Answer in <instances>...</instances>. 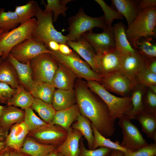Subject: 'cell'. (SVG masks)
Wrapping results in <instances>:
<instances>
[{
  "mask_svg": "<svg viewBox=\"0 0 156 156\" xmlns=\"http://www.w3.org/2000/svg\"><path fill=\"white\" fill-rule=\"evenodd\" d=\"M74 89L81 114L89 119L103 136H112L115 130V121L112 119L104 101L89 88L86 82L80 78H77Z\"/></svg>",
  "mask_w": 156,
  "mask_h": 156,
  "instance_id": "1",
  "label": "cell"
},
{
  "mask_svg": "<svg viewBox=\"0 0 156 156\" xmlns=\"http://www.w3.org/2000/svg\"><path fill=\"white\" fill-rule=\"evenodd\" d=\"M156 7L140 11L133 22L127 27L126 34L130 43L135 49L139 40L156 36Z\"/></svg>",
  "mask_w": 156,
  "mask_h": 156,
  "instance_id": "2",
  "label": "cell"
},
{
  "mask_svg": "<svg viewBox=\"0 0 156 156\" xmlns=\"http://www.w3.org/2000/svg\"><path fill=\"white\" fill-rule=\"evenodd\" d=\"M53 13L43 10L37 2L35 16L36 22L31 38L47 45L50 41L66 44V36L63 35L55 28L53 24Z\"/></svg>",
  "mask_w": 156,
  "mask_h": 156,
  "instance_id": "3",
  "label": "cell"
},
{
  "mask_svg": "<svg viewBox=\"0 0 156 156\" xmlns=\"http://www.w3.org/2000/svg\"><path fill=\"white\" fill-rule=\"evenodd\" d=\"M86 82L89 88L99 96L107 105L112 120L115 121L120 118L132 109L131 96H116L111 94L98 82L89 80Z\"/></svg>",
  "mask_w": 156,
  "mask_h": 156,
  "instance_id": "4",
  "label": "cell"
},
{
  "mask_svg": "<svg viewBox=\"0 0 156 156\" xmlns=\"http://www.w3.org/2000/svg\"><path fill=\"white\" fill-rule=\"evenodd\" d=\"M69 32L66 35L68 40L74 41L81 37L85 33L92 31L94 27H98L105 30L109 27L103 15L94 17L86 14L83 8H81L77 13L68 18Z\"/></svg>",
  "mask_w": 156,
  "mask_h": 156,
  "instance_id": "5",
  "label": "cell"
},
{
  "mask_svg": "<svg viewBox=\"0 0 156 156\" xmlns=\"http://www.w3.org/2000/svg\"><path fill=\"white\" fill-rule=\"evenodd\" d=\"M36 20L33 18L10 31L0 35V51L3 60L6 59L12 49L25 40L31 37Z\"/></svg>",
  "mask_w": 156,
  "mask_h": 156,
  "instance_id": "6",
  "label": "cell"
},
{
  "mask_svg": "<svg viewBox=\"0 0 156 156\" xmlns=\"http://www.w3.org/2000/svg\"><path fill=\"white\" fill-rule=\"evenodd\" d=\"M51 51L54 59L70 68L77 78L101 83L103 76L94 71L88 63L82 60L75 51H73L69 55H65L59 51Z\"/></svg>",
  "mask_w": 156,
  "mask_h": 156,
  "instance_id": "7",
  "label": "cell"
},
{
  "mask_svg": "<svg viewBox=\"0 0 156 156\" xmlns=\"http://www.w3.org/2000/svg\"><path fill=\"white\" fill-rule=\"evenodd\" d=\"M30 64L33 81L52 83L58 62L51 54H41L31 60Z\"/></svg>",
  "mask_w": 156,
  "mask_h": 156,
  "instance_id": "8",
  "label": "cell"
},
{
  "mask_svg": "<svg viewBox=\"0 0 156 156\" xmlns=\"http://www.w3.org/2000/svg\"><path fill=\"white\" fill-rule=\"evenodd\" d=\"M119 119L118 125L123 136L120 144L121 146L133 152L149 144L137 127L126 115H124Z\"/></svg>",
  "mask_w": 156,
  "mask_h": 156,
  "instance_id": "9",
  "label": "cell"
},
{
  "mask_svg": "<svg viewBox=\"0 0 156 156\" xmlns=\"http://www.w3.org/2000/svg\"><path fill=\"white\" fill-rule=\"evenodd\" d=\"M44 53L52 54V52L44 43L36 41L31 37L14 47L9 55L20 62L26 64Z\"/></svg>",
  "mask_w": 156,
  "mask_h": 156,
  "instance_id": "10",
  "label": "cell"
},
{
  "mask_svg": "<svg viewBox=\"0 0 156 156\" xmlns=\"http://www.w3.org/2000/svg\"><path fill=\"white\" fill-rule=\"evenodd\" d=\"M100 83L108 92L122 97L130 96L136 84L120 70L103 76Z\"/></svg>",
  "mask_w": 156,
  "mask_h": 156,
  "instance_id": "11",
  "label": "cell"
},
{
  "mask_svg": "<svg viewBox=\"0 0 156 156\" xmlns=\"http://www.w3.org/2000/svg\"><path fill=\"white\" fill-rule=\"evenodd\" d=\"M27 135L40 143L58 146L66 139L67 132L59 126L48 124L29 131Z\"/></svg>",
  "mask_w": 156,
  "mask_h": 156,
  "instance_id": "12",
  "label": "cell"
},
{
  "mask_svg": "<svg viewBox=\"0 0 156 156\" xmlns=\"http://www.w3.org/2000/svg\"><path fill=\"white\" fill-rule=\"evenodd\" d=\"M82 37L87 40L94 49L97 55L107 53L116 49L112 28L103 30L100 33L92 31L84 33Z\"/></svg>",
  "mask_w": 156,
  "mask_h": 156,
  "instance_id": "13",
  "label": "cell"
},
{
  "mask_svg": "<svg viewBox=\"0 0 156 156\" xmlns=\"http://www.w3.org/2000/svg\"><path fill=\"white\" fill-rule=\"evenodd\" d=\"M122 55L116 49L97 55L98 73L102 76L120 70Z\"/></svg>",
  "mask_w": 156,
  "mask_h": 156,
  "instance_id": "14",
  "label": "cell"
},
{
  "mask_svg": "<svg viewBox=\"0 0 156 156\" xmlns=\"http://www.w3.org/2000/svg\"><path fill=\"white\" fill-rule=\"evenodd\" d=\"M66 43L84 59L94 71L98 73L96 62L97 55L92 46L87 40L81 36L74 41L68 40Z\"/></svg>",
  "mask_w": 156,
  "mask_h": 156,
  "instance_id": "15",
  "label": "cell"
},
{
  "mask_svg": "<svg viewBox=\"0 0 156 156\" xmlns=\"http://www.w3.org/2000/svg\"><path fill=\"white\" fill-rule=\"evenodd\" d=\"M146 67V58L137 51L134 53L122 55L120 70L135 83L136 75Z\"/></svg>",
  "mask_w": 156,
  "mask_h": 156,
  "instance_id": "16",
  "label": "cell"
},
{
  "mask_svg": "<svg viewBox=\"0 0 156 156\" xmlns=\"http://www.w3.org/2000/svg\"><path fill=\"white\" fill-rule=\"evenodd\" d=\"M77 78L74 73L65 65L58 62L52 83L55 88L62 90L74 89Z\"/></svg>",
  "mask_w": 156,
  "mask_h": 156,
  "instance_id": "17",
  "label": "cell"
},
{
  "mask_svg": "<svg viewBox=\"0 0 156 156\" xmlns=\"http://www.w3.org/2000/svg\"><path fill=\"white\" fill-rule=\"evenodd\" d=\"M82 136L79 131L71 127L67 131L66 139L55 149V151L65 156H79L80 151L79 142Z\"/></svg>",
  "mask_w": 156,
  "mask_h": 156,
  "instance_id": "18",
  "label": "cell"
},
{
  "mask_svg": "<svg viewBox=\"0 0 156 156\" xmlns=\"http://www.w3.org/2000/svg\"><path fill=\"white\" fill-rule=\"evenodd\" d=\"M5 141L6 146L19 151L29 131L23 121L16 123L10 128Z\"/></svg>",
  "mask_w": 156,
  "mask_h": 156,
  "instance_id": "19",
  "label": "cell"
},
{
  "mask_svg": "<svg viewBox=\"0 0 156 156\" xmlns=\"http://www.w3.org/2000/svg\"><path fill=\"white\" fill-rule=\"evenodd\" d=\"M116 49L122 55L134 53L137 50L133 48L129 42L126 34L125 25L120 22L112 27Z\"/></svg>",
  "mask_w": 156,
  "mask_h": 156,
  "instance_id": "20",
  "label": "cell"
},
{
  "mask_svg": "<svg viewBox=\"0 0 156 156\" xmlns=\"http://www.w3.org/2000/svg\"><path fill=\"white\" fill-rule=\"evenodd\" d=\"M58 146L40 143L29 136L25 138L19 151L29 156H46Z\"/></svg>",
  "mask_w": 156,
  "mask_h": 156,
  "instance_id": "21",
  "label": "cell"
},
{
  "mask_svg": "<svg viewBox=\"0 0 156 156\" xmlns=\"http://www.w3.org/2000/svg\"><path fill=\"white\" fill-rule=\"evenodd\" d=\"M79 113L77 103L68 108L56 111L53 120L49 124L59 126L67 132L76 121Z\"/></svg>",
  "mask_w": 156,
  "mask_h": 156,
  "instance_id": "22",
  "label": "cell"
},
{
  "mask_svg": "<svg viewBox=\"0 0 156 156\" xmlns=\"http://www.w3.org/2000/svg\"><path fill=\"white\" fill-rule=\"evenodd\" d=\"M139 0H112V4L125 18L127 27L133 22L139 11L138 6Z\"/></svg>",
  "mask_w": 156,
  "mask_h": 156,
  "instance_id": "23",
  "label": "cell"
},
{
  "mask_svg": "<svg viewBox=\"0 0 156 156\" xmlns=\"http://www.w3.org/2000/svg\"><path fill=\"white\" fill-rule=\"evenodd\" d=\"M77 103L74 89L70 90H55L52 105L56 111L70 107Z\"/></svg>",
  "mask_w": 156,
  "mask_h": 156,
  "instance_id": "24",
  "label": "cell"
},
{
  "mask_svg": "<svg viewBox=\"0 0 156 156\" xmlns=\"http://www.w3.org/2000/svg\"><path fill=\"white\" fill-rule=\"evenodd\" d=\"M24 110L11 105L6 106L0 117V127L8 131L13 125L23 121Z\"/></svg>",
  "mask_w": 156,
  "mask_h": 156,
  "instance_id": "25",
  "label": "cell"
},
{
  "mask_svg": "<svg viewBox=\"0 0 156 156\" xmlns=\"http://www.w3.org/2000/svg\"><path fill=\"white\" fill-rule=\"evenodd\" d=\"M7 59L15 69L19 82L29 91L34 82L30 61L23 64L17 61L10 55Z\"/></svg>",
  "mask_w": 156,
  "mask_h": 156,
  "instance_id": "26",
  "label": "cell"
},
{
  "mask_svg": "<svg viewBox=\"0 0 156 156\" xmlns=\"http://www.w3.org/2000/svg\"><path fill=\"white\" fill-rule=\"evenodd\" d=\"M55 88L51 83L34 81L29 91L34 98L39 99L45 103L52 105Z\"/></svg>",
  "mask_w": 156,
  "mask_h": 156,
  "instance_id": "27",
  "label": "cell"
},
{
  "mask_svg": "<svg viewBox=\"0 0 156 156\" xmlns=\"http://www.w3.org/2000/svg\"><path fill=\"white\" fill-rule=\"evenodd\" d=\"M147 88L143 85L137 84L133 88L130 94L132 108L125 115L131 120L135 119L138 114L144 111L142 98Z\"/></svg>",
  "mask_w": 156,
  "mask_h": 156,
  "instance_id": "28",
  "label": "cell"
},
{
  "mask_svg": "<svg viewBox=\"0 0 156 156\" xmlns=\"http://www.w3.org/2000/svg\"><path fill=\"white\" fill-rule=\"evenodd\" d=\"M24 87L22 85H19L16 92L8 101L7 105L20 107L23 110L31 107L34 98Z\"/></svg>",
  "mask_w": 156,
  "mask_h": 156,
  "instance_id": "29",
  "label": "cell"
},
{
  "mask_svg": "<svg viewBox=\"0 0 156 156\" xmlns=\"http://www.w3.org/2000/svg\"><path fill=\"white\" fill-rule=\"evenodd\" d=\"M140 123L142 131L148 138L156 142V115L143 111L136 118Z\"/></svg>",
  "mask_w": 156,
  "mask_h": 156,
  "instance_id": "30",
  "label": "cell"
},
{
  "mask_svg": "<svg viewBox=\"0 0 156 156\" xmlns=\"http://www.w3.org/2000/svg\"><path fill=\"white\" fill-rule=\"evenodd\" d=\"M19 82L15 69L7 59L0 63V82L6 83L16 89L19 85Z\"/></svg>",
  "mask_w": 156,
  "mask_h": 156,
  "instance_id": "31",
  "label": "cell"
},
{
  "mask_svg": "<svg viewBox=\"0 0 156 156\" xmlns=\"http://www.w3.org/2000/svg\"><path fill=\"white\" fill-rule=\"evenodd\" d=\"M91 123L89 119L81 115L79 112L76 121L72 124L71 127L81 132L87 141L89 149L92 150L94 136Z\"/></svg>",
  "mask_w": 156,
  "mask_h": 156,
  "instance_id": "32",
  "label": "cell"
},
{
  "mask_svg": "<svg viewBox=\"0 0 156 156\" xmlns=\"http://www.w3.org/2000/svg\"><path fill=\"white\" fill-rule=\"evenodd\" d=\"M91 126L94 136V141L92 150L96 149L98 147H103L112 150H119L125 153L132 152L121 146L118 141L114 142L103 136L98 131L92 123Z\"/></svg>",
  "mask_w": 156,
  "mask_h": 156,
  "instance_id": "33",
  "label": "cell"
},
{
  "mask_svg": "<svg viewBox=\"0 0 156 156\" xmlns=\"http://www.w3.org/2000/svg\"><path fill=\"white\" fill-rule=\"evenodd\" d=\"M31 107L47 124H50L52 122L56 111L51 104L47 103L36 98H34Z\"/></svg>",
  "mask_w": 156,
  "mask_h": 156,
  "instance_id": "34",
  "label": "cell"
},
{
  "mask_svg": "<svg viewBox=\"0 0 156 156\" xmlns=\"http://www.w3.org/2000/svg\"><path fill=\"white\" fill-rule=\"evenodd\" d=\"M5 10L4 8L0 9V30L6 32L17 27L20 23L14 11L5 12Z\"/></svg>",
  "mask_w": 156,
  "mask_h": 156,
  "instance_id": "35",
  "label": "cell"
},
{
  "mask_svg": "<svg viewBox=\"0 0 156 156\" xmlns=\"http://www.w3.org/2000/svg\"><path fill=\"white\" fill-rule=\"evenodd\" d=\"M153 38L151 37L142 38L136 44L135 49L145 58H156V43Z\"/></svg>",
  "mask_w": 156,
  "mask_h": 156,
  "instance_id": "36",
  "label": "cell"
},
{
  "mask_svg": "<svg viewBox=\"0 0 156 156\" xmlns=\"http://www.w3.org/2000/svg\"><path fill=\"white\" fill-rule=\"evenodd\" d=\"M37 2L29 1L25 4L15 7L14 11L19 18L20 24H23L35 16Z\"/></svg>",
  "mask_w": 156,
  "mask_h": 156,
  "instance_id": "37",
  "label": "cell"
},
{
  "mask_svg": "<svg viewBox=\"0 0 156 156\" xmlns=\"http://www.w3.org/2000/svg\"><path fill=\"white\" fill-rule=\"evenodd\" d=\"M73 0H47V4L44 11L51 12L53 14V22L56 21L59 15L66 16V11L68 8L66 5Z\"/></svg>",
  "mask_w": 156,
  "mask_h": 156,
  "instance_id": "38",
  "label": "cell"
},
{
  "mask_svg": "<svg viewBox=\"0 0 156 156\" xmlns=\"http://www.w3.org/2000/svg\"><path fill=\"white\" fill-rule=\"evenodd\" d=\"M23 121L27 127L29 131L36 130L47 124L38 117L31 107L24 110Z\"/></svg>",
  "mask_w": 156,
  "mask_h": 156,
  "instance_id": "39",
  "label": "cell"
},
{
  "mask_svg": "<svg viewBox=\"0 0 156 156\" xmlns=\"http://www.w3.org/2000/svg\"><path fill=\"white\" fill-rule=\"evenodd\" d=\"M94 1L100 5L103 12V16L109 27H112V24L114 20L123 19V16L118 11L109 6L104 0H95Z\"/></svg>",
  "mask_w": 156,
  "mask_h": 156,
  "instance_id": "40",
  "label": "cell"
},
{
  "mask_svg": "<svg viewBox=\"0 0 156 156\" xmlns=\"http://www.w3.org/2000/svg\"><path fill=\"white\" fill-rule=\"evenodd\" d=\"M135 80L136 84L148 87L156 85V74L151 72L146 67L136 75Z\"/></svg>",
  "mask_w": 156,
  "mask_h": 156,
  "instance_id": "41",
  "label": "cell"
},
{
  "mask_svg": "<svg viewBox=\"0 0 156 156\" xmlns=\"http://www.w3.org/2000/svg\"><path fill=\"white\" fill-rule=\"evenodd\" d=\"M79 146L80 151L79 156H109L112 150L103 147L94 150L88 149L85 147L82 138L80 141Z\"/></svg>",
  "mask_w": 156,
  "mask_h": 156,
  "instance_id": "42",
  "label": "cell"
},
{
  "mask_svg": "<svg viewBox=\"0 0 156 156\" xmlns=\"http://www.w3.org/2000/svg\"><path fill=\"white\" fill-rule=\"evenodd\" d=\"M144 111L156 115V94L147 88L142 98Z\"/></svg>",
  "mask_w": 156,
  "mask_h": 156,
  "instance_id": "43",
  "label": "cell"
},
{
  "mask_svg": "<svg viewBox=\"0 0 156 156\" xmlns=\"http://www.w3.org/2000/svg\"><path fill=\"white\" fill-rule=\"evenodd\" d=\"M156 155V142L151 143L138 150L125 153V156H155Z\"/></svg>",
  "mask_w": 156,
  "mask_h": 156,
  "instance_id": "44",
  "label": "cell"
},
{
  "mask_svg": "<svg viewBox=\"0 0 156 156\" xmlns=\"http://www.w3.org/2000/svg\"><path fill=\"white\" fill-rule=\"evenodd\" d=\"M16 91V89L12 88L6 83L0 82V102L7 103Z\"/></svg>",
  "mask_w": 156,
  "mask_h": 156,
  "instance_id": "45",
  "label": "cell"
},
{
  "mask_svg": "<svg viewBox=\"0 0 156 156\" xmlns=\"http://www.w3.org/2000/svg\"><path fill=\"white\" fill-rule=\"evenodd\" d=\"M0 156H29L19 151L6 146L0 152Z\"/></svg>",
  "mask_w": 156,
  "mask_h": 156,
  "instance_id": "46",
  "label": "cell"
},
{
  "mask_svg": "<svg viewBox=\"0 0 156 156\" xmlns=\"http://www.w3.org/2000/svg\"><path fill=\"white\" fill-rule=\"evenodd\" d=\"M156 0H142L139 1L138 6L139 12L145 9L156 7Z\"/></svg>",
  "mask_w": 156,
  "mask_h": 156,
  "instance_id": "47",
  "label": "cell"
},
{
  "mask_svg": "<svg viewBox=\"0 0 156 156\" xmlns=\"http://www.w3.org/2000/svg\"><path fill=\"white\" fill-rule=\"evenodd\" d=\"M146 58V67L152 72L156 74V58Z\"/></svg>",
  "mask_w": 156,
  "mask_h": 156,
  "instance_id": "48",
  "label": "cell"
},
{
  "mask_svg": "<svg viewBox=\"0 0 156 156\" xmlns=\"http://www.w3.org/2000/svg\"><path fill=\"white\" fill-rule=\"evenodd\" d=\"M59 51L63 54L68 55L71 53L73 51L66 44L60 43Z\"/></svg>",
  "mask_w": 156,
  "mask_h": 156,
  "instance_id": "49",
  "label": "cell"
},
{
  "mask_svg": "<svg viewBox=\"0 0 156 156\" xmlns=\"http://www.w3.org/2000/svg\"><path fill=\"white\" fill-rule=\"evenodd\" d=\"M59 44L55 41L51 40L46 45L49 50L54 51H59Z\"/></svg>",
  "mask_w": 156,
  "mask_h": 156,
  "instance_id": "50",
  "label": "cell"
},
{
  "mask_svg": "<svg viewBox=\"0 0 156 156\" xmlns=\"http://www.w3.org/2000/svg\"><path fill=\"white\" fill-rule=\"evenodd\" d=\"M8 131L0 127V142L5 141L8 133Z\"/></svg>",
  "mask_w": 156,
  "mask_h": 156,
  "instance_id": "51",
  "label": "cell"
},
{
  "mask_svg": "<svg viewBox=\"0 0 156 156\" xmlns=\"http://www.w3.org/2000/svg\"><path fill=\"white\" fill-rule=\"evenodd\" d=\"M125 153L123 152L117 150H112L109 156H125Z\"/></svg>",
  "mask_w": 156,
  "mask_h": 156,
  "instance_id": "52",
  "label": "cell"
},
{
  "mask_svg": "<svg viewBox=\"0 0 156 156\" xmlns=\"http://www.w3.org/2000/svg\"><path fill=\"white\" fill-rule=\"evenodd\" d=\"M147 88L151 92L156 94V85H153Z\"/></svg>",
  "mask_w": 156,
  "mask_h": 156,
  "instance_id": "53",
  "label": "cell"
},
{
  "mask_svg": "<svg viewBox=\"0 0 156 156\" xmlns=\"http://www.w3.org/2000/svg\"><path fill=\"white\" fill-rule=\"evenodd\" d=\"M6 147L5 141L0 142V152Z\"/></svg>",
  "mask_w": 156,
  "mask_h": 156,
  "instance_id": "54",
  "label": "cell"
},
{
  "mask_svg": "<svg viewBox=\"0 0 156 156\" xmlns=\"http://www.w3.org/2000/svg\"><path fill=\"white\" fill-rule=\"evenodd\" d=\"M55 150L46 156H57V152L55 151Z\"/></svg>",
  "mask_w": 156,
  "mask_h": 156,
  "instance_id": "55",
  "label": "cell"
},
{
  "mask_svg": "<svg viewBox=\"0 0 156 156\" xmlns=\"http://www.w3.org/2000/svg\"><path fill=\"white\" fill-rule=\"evenodd\" d=\"M5 106L0 105V117Z\"/></svg>",
  "mask_w": 156,
  "mask_h": 156,
  "instance_id": "56",
  "label": "cell"
},
{
  "mask_svg": "<svg viewBox=\"0 0 156 156\" xmlns=\"http://www.w3.org/2000/svg\"><path fill=\"white\" fill-rule=\"evenodd\" d=\"M3 54V53L0 51V63H1L3 61L2 59V56Z\"/></svg>",
  "mask_w": 156,
  "mask_h": 156,
  "instance_id": "57",
  "label": "cell"
},
{
  "mask_svg": "<svg viewBox=\"0 0 156 156\" xmlns=\"http://www.w3.org/2000/svg\"><path fill=\"white\" fill-rule=\"evenodd\" d=\"M57 156H65L60 153H57Z\"/></svg>",
  "mask_w": 156,
  "mask_h": 156,
  "instance_id": "58",
  "label": "cell"
},
{
  "mask_svg": "<svg viewBox=\"0 0 156 156\" xmlns=\"http://www.w3.org/2000/svg\"><path fill=\"white\" fill-rule=\"evenodd\" d=\"M3 32H4L3 31L0 30V35L2 34Z\"/></svg>",
  "mask_w": 156,
  "mask_h": 156,
  "instance_id": "59",
  "label": "cell"
},
{
  "mask_svg": "<svg viewBox=\"0 0 156 156\" xmlns=\"http://www.w3.org/2000/svg\"></svg>",
  "mask_w": 156,
  "mask_h": 156,
  "instance_id": "60",
  "label": "cell"
}]
</instances>
